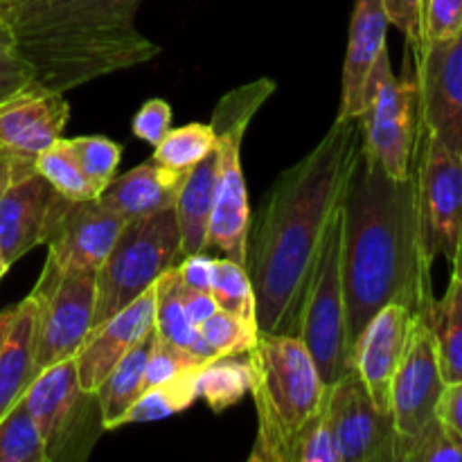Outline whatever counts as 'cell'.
<instances>
[{
	"instance_id": "cell-1",
	"label": "cell",
	"mask_w": 462,
	"mask_h": 462,
	"mask_svg": "<svg viewBox=\"0 0 462 462\" xmlns=\"http://www.w3.org/2000/svg\"><path fill=\"white\" fill-rule=\"evenodd\" d=\"M361 144V117H337L320 143L284 170L262 201L246 244L260 334L298 337V316L311 269Z\"/></svg>"
},
{
	"instance_id": "cell-2",
	"label": "cell",
	"mask_w": 462,
	"mask_h": 462,
	"mask_svg": "<svg viewBox=\"0 0 462 462\" xmlns=\"http://www.w3.org/2000/svg\"><path fill=\"white\" fill-rule=\"evenodd\" d=\"M341 273L350 352L368 320L391 302L427 319L433 307L431 269L422 251L418 180L393 179L365 153L350 171L341 197Z\"/></svg>"
},
{
	"instance_id": "cell-3",
	"label": "cell",
	"mask_w": 462,
	"mask_h": 462,
	"mask_svg": "<svg viewBox=\"0 0 462 462\" xmlns=\"http://www.w3.org/2000/svg\"><path fill=\"white\" fill-rule=\"evenodd\" d=\"M140 0H0V16L36 86L66 95L152 61L161 48L135 27Z\"/></svg>"
},
{
	"instance_id": "cell-4",
	"label": "cell",
	"mask_w": 462,
	"mask_h": 462,
	"mask_svg": "<svg viewBox=\"0 0 462 462\" xmlns=\"http://www.w3.org/2000/svg\"><path fill=\"white\" fill-rule=\"evenodd\" d=\"M257 438L248 460L291 462L300 429L323 409L328 386L305 343L291 334H260L248 352Z\"/></svg>"
},
{
	"instance_id": "cell-5",
	"label": "cell",
	"mask_w": 462,
	"mask_h": 462,
	"mask_svg": "<svg viewBox=\"0 0 462 462\" xmlns=\"http://www.w3.org/2000/svg\"><path fill=\"white\" fill-rule=\"evenodd\" d=\"M275 93V81L269 77L233 88L217 102L210 126L217 135L219 156V179L212 210L208 248L217 246L224 257L246 266L248 228H251V206L242 171V143L248 125L266 99Z\"/></svg>"
},
{
	"instance_id": "cell-6",
	"label": "cell",
	"mask_w": 462,
	"mask_h": 462,
	"mask_svg": "<svg viewBox=\"0 0 462 462\" xmlns=\"http://www.w3.org/2000/svg\"><path fill=\"white\" fill-rule=\"evenodd\" d=\"M179 262L180 233L174 208L126 221L111 253L95 273L93 328L129 307Z\"/></svg>"
},
{
	"instance_id": "cell-7",
	"label": "cell",
	"mask_w": 462,
	"mask_h": 462,
	"mask_svg": "<svg viewBox=\"0 0 462 462\" xmlns=\"http://www.w3.org/2000/svg\"><path fill=\"white\" fill-rule=\"evenodd\" d=\"M364 149L393 179H406L413 170L420 135V84L413 57L406 48L404 72L393 75L388 48L379 54L365 81Z\"/></svg>"
},
{
	"instance_id": "cell-8",
	"label": "cell",
	"mask_w": 462,
	"mask_h": 462,
	"mask_svg": "<svg viewBox=\"0 0 462 462\" xmlns=\"http://www.w3.org/2000/svg\"><path fill=\"white\" fill-rule=\"evenodd\" d=\"M341 242L343 210L338 203L328 233H325L323 246L314 262V269H311L300 316H298V338L310 350L320 379L328 388L355 368L350 343H347Z\"/></svg>"
},
{
	"instance_id": "cell-9",
	"label": "cell",
	"mask_w": 462,
	"mask_h": 462,
	"mask_svg": "<svg viewBox=\"0 0 462 462\" xmlns=\"http://www.w3.org/2000/svg\"><path fill=\"white\" fill-rule=\"evenodd\" d=\"M23 402L43 436L48 462L84 458L99 436L90 433V429H104L97 393L81 391L75 356L41 370L32 379Z\"/></svg>"
},
{
	"instance_id": "cell-10",
	"label": "cell",
	"mask_w": 462,
	"mask_h": 462,
	"mask_svg": "<svg viewBox=\"0 0 462 462\" xmlns=\"http://www.w3.org/2000/svg\"><path fill=\"white\" fill-rule=\"evenodd\" d=\"M34 305V377L57 361L75 356L93 328L95 273L59 269L45 260L32 289Z\"/></svg>"
},
{
	"instance_id": "cell-11",
	"label": "cell",
	"mask_w": 462,
	"mask_h": 462,
	"mask_svg": "<svg viewBox=\"0 0 462 462\" xmlns=\"http://www.w3.org/2000/svg\"><path fill=\"white\" fill-rule=\"evenodd\" d=\"M418 217L422 251L429 264L438 257L451 262L462 237V153L433 138L420 120L418 152Z\"/></svg>"
},
{
	"instance_id": "cell-12",
	"label": "cell",
	"mask_w": 462,
	"mask_h": 462,
	"mask_svg": "<svg viewBox=\"0 0 462 462\" xmlns=\"http://www.w3.org/2000/svg\"><path fill=\"white\" fill-rule=\"evenodd\" d=\"M445 382L438 368L436 346L424 316H415L409 343L391 388V415L395 427V462L409 442H413L436 418Z\"/></svg>"
},
{
	"instance_id": "cell-13",
	"label": "cell",
	"mask_w": 462,
	"mask_h": 462,
	"mask_svg": "<svg viewBox=\"0 0 462 462\" xmlns=\"http://www.w3.org/2000/svg\"><path fill=\"white\" fill-rule=\"evenodd\" d=\"M325 409L341 462H395L393 415L374 406L355 368L328 388Z\"/></svg>"
},
{
	"instance_id": "cell-14",
	"label": "cell",
	"mask_w": 462,
	"mask_h": 462,
	"mask_svg": "<svg viewBox=\"0 0 462 462\" xmlns=\"http://www.w3.org/2000/svg\"><path fill=\"white\" fill-rule=\"evenodd\" d=\"M413 63L424 129L451 152L462 153V30L454 39L424 45Z\"/></svg>"
},
{
	"instance_id": "cell-15",
	"label": "cell",
	"mask_w": 462,
	"mask_h": 462,
	"mask_svg": "<svg viewBox=\"0 0 462 462\" xmlns=\"http://www.w3.org/2000/svg\"><path fill=\"white\" fill-rule=\"evenodd\" d=\"M66 203L68 199L36 167L14 176L0 192V255L5 264H16L36 246H45Z\"/></svg>"
},
{
	"instance_id": "cell-16",
	"label": "cell",
	"mask_w": 462,
	"mask_h": 462,
	"mask_svg": "<svg viewBox=\"0 0 462 462\" xmlns=\"http://www.w3.org/2000/svg\"><path fill=\"white\" fill-rule=\"evenodd\" d=\"M68 117L63 93L36 84L0 104V149L12 158L16 174L34 170L36 158L63 138Z\"/></svg>"
},
{
	"instance_id": "cell-17",
	"label": "cell",
	"mask_w": 462,
	"mask_h": 462,
	"mask_svg": "<svg viewBox=\"0 0 462 462\" xmlns=\"http://www.w3.org/2000/svg\"><path fill=\"white\" fill-rule=\"evenodd\" d=\"M125 224L120 215L102 206L97 199L68 201L45 242L48 260L59 269L97 273Z\"/></svg>"
},
{
	"instance_id": "cell-18",
	"label": "cell",
	"mask_w": 462,
	"mask_h": 462,
	"mask_svg": "<svg viewBox=\"0 0 462 462\" xmlns=\"http://www.w3.org/2000/svg\"><path fill=\"white\" fill-rule=\"evenodd\" d=\"M156 282L129 307L86 334L75 355L81 391L97 393L113 368L153 329Z\"/></svg>"
},
{
	"instance_id": "cell-19",
	"label": "cell",
	"mask_w": 462,
	"mask_h": 462,
	"mask_svg": "<svg viewBox=\"0 0 462 462\" xmlns=\"http://www.w3.org/2000/svg\"><path fill=\"white\" fill-rule=\"evenodd\" d=\"M413 320L415 314L409 307L391 302L368 320L352 350L356 374L373 397L374 406L383 413H391L393 379L404 356Z\"/></svg>"
},
{
	"instance_id": "cell-20",
	"label": "cell",
	"mask_w": 462,
	"mask_h": 462,
	"mask_svg": "<svg viewBox=\"0 0 462 462\" xmlns=\"http://www.w3.org/2000/svg\"><path fill=\"white\" fill-rule=\"evenodd\" d=\"M388 16L382 0H356L350 21L346 66H343V88L338 120L361 117L364 111L365 81L377 63L379 54L386 50Z\"/></svg>"
},
{
	"instance_id": "cell-21",
	"label": "cell",
	"mask_w": 462,
	"mask_h": 462,
	"mask_svg": "<svg viewBox=\"0 0 462 462\" xmlns=\"http://www.w3.org/2000/svg\"><path fill=\"white\" fill-rule=\"evenodd\" d=\"M188 171L170 170L153 161L143 162L126 174L116 176L99 192L97 201L120 215L125 221L143 219V217L174 208L176 194H179Z\"/></svg>"
},
{
	"instance_id": "cell-22",
	"label": "cell",
	"mask_w": 462,
	"mask_h": 462,
	"mask_svg": "<svg viewBox=\"0 0 462 462\" xmlns=\"http://www.w3.org/2000/svg\"><path fill=\"white\" fill-rule=\"evenodd\" d=\"M217 179H219V156L215 147L188 171L176 194L174 212L180 233V260L208 248V230H210L217 199Z\"/></svg>"
},
{
	"instance_id": "cell-23",
	"label": "cell",
	"mask_w": 462,
	"mask_h": 462,
	"mask_svg": "<svg viewBox=\"0 0 462 462\" xmlns=\"http://www.w3.org/2000/svg\"><path fill=\"white\" fill-rule=\"evenodd\" d=\"M34 379V305L30 296L16 305L12 328L0 346V418L23 400Z\"/></svg>"
},
{
	"instance_id": "cell-24",
	"label": "cell",
	"mask_w": 462,
	"mask_h": 462,
	"mask_svg": "<svg viewBox=\"0 0 462 462\" xmlns=\"http://www.w3.org/2000/svg\"><path fill=\"white\" fill-rule=\"evenodd\" d=\"M153 329L158 337L170 341L171 346L189 352L199 361H212L215 355L203 341L197 325L188 319L180 302V280L176 273V264L170 266L156 280V311H153Z\"/></svg>"
},
{
	"instance_id": "cell-25",
	"label": "cell",
	"mask_w": 462,
	"mask_h": 462,
	"mask_svg": "<svg viewBox=\"0 0 462 462\" xmlns=\"http://www.w3.org/2000/svg\"><path fill=\"white\" fill-rule=\"evenodd\" d=\"M427 323L436 346L442 382H462V282L458 278L451 275L445 296L433 300Z\"/></svg>"
},
{
	"instance_id": "cell-26",
	"label": "cell",
	"mask_w": 462,
	"mask_h": 462,
	"mask_svg": "<svg viewBox=\"0 0 462 462\" xmlns=\"http://www.w3.org/2000/svg\"><path fill=\"white\" fill-rule=\"evenodd\" d=\"M152 332L108 373L104 383L97 391L99 411H102L104 431L117 429L122 415L129 411V406L138 400L144 386V370H147L149 347H152Z\"/></svg>"
},
{
	"instance_id": "cell-27",
	"label": "cell",
	"mask_w": 462,
	"mask_h": 462,
	"mask_svg": "<svg viewBox=\"0 0 462 462\" xmlns=\"http://www.w3.org/2000/svg\"><path fill=\"white\" fill-rule=\"evenodd\" d=\"M251 365L237 356L212 359L197 373V395L208 402L215 413H224L230 406L239 404L246 393H251Z\"/></svg>"
},
{
	"instance_id": "cell-28",
	"label": "cell",
	"mask_w": 462,
	"mask_h": 462,
	"mask_svg": "<svg viewBox=\"0 0 462 462\" xmlns=\"http://www.w3.org/2000/svg\"><path fill=\"white\" fill-rule=\"evenodd\" d=\"M194 379H197V373L174 379V382L158 383V386L143 391L138 395V400L129 406V411L122 415L120 422H117V429L126 427V424L156 422V420H165L170 415L188 411L199 397Z\"/></svg>"
},
{
	"instance_id": "cell-29",
	"label": "cell",
	"mask_w": 462,
	"mask_h": 462,
	"mask_svg": "<svg viewBox=\"0 0 462 462\" xmlns=\"http://www.w3.org/2000/svg\"><path fill=\"white\" fill-rule=\"evenodd\" d=\"M34 167L36 171L61 194V197L68 199V201H90V199L99 197L97 188H95L88 180V176L84 174V170L79 167L77 158L72 156V152L68 149L63 138H59L52 147L45 149V152L36 158Z\"/></svg>"
},
{
	"instance_id": "cell-30",
	"label": "cell",
	"mask_w": 462,
	"mask_h": 462,
	"mask_svg": "<svg viewBox=\"0 0 462 462\" xmlns=\"http://www.w3.org/2000/svg\"><path fill=\"white\" fill-rule=\"evenodd\" d=\"M0 462H48L43 436L23 400L0 418Z\"/></svg>"
},
{
	"instance_id": "cell-31",
	"label": "cell",
	"mask_w": 462,
	"mask_h": 462,
	"mask_svg": "<svg viewBox=\"0 0 462 462\" xmlns=\"http://www.w3.org/2000/svg\"><path fill=\"white\" fill-rule=\"evenodd\" d=\"M217 147V135L210 125H185L170 129L153 147L152 161L176 171H188Z\"/></svg>"
},
{
	"instance_id": "cell-32",
	"label": "cell",
	"mask_w": 462,
	"mask_h": 462,
	"mask_svg": "<svg viewBox=\"0 0 462 462\" xmlns=\"http://www.w3.org/2000/svg\"><path fill=\"white\" fill-rule=\"evenodd\" d=\"M203 341L212 350L215 359L221 356H242L248 355L257 346L260 329L255 319H246L233 311H215L208 320L199 325Z\"/></svg>"
},
{
	"instance_id": "cell-33",
	"label": "cell",
	"mask_w": 462,
	"mask_h": 462,
	"mask_svg": "<svg viewBox=\"0 0 462 462\" xmlns=\"http://www.w3.org/2000/svg\"><path fill=\"white\" fill-rule=\"evenodd\" d=\"M63 140H66L68 149L77 158L90 183L97 188V192H102L117 174V165H120L122 156L120 144L104 138V135H77V138Z\"/></svg>"
},
{
	"instance_id": "cell-34",
	"label": "cell",
	"mask_w": 462,
	"mask_h": 462,
	"mask_svg": "<svg viewBox=\"0 0 462 462\" xmlns=\"http://www.w3.org/2000/svg\"><path fill=\"white\" fill-rule=\"evenodd\" d=\"M212 296H215L219 310L255 319V289H253L246 266L239 262L230 260V257L217 260Z\"/></svg>"
},
{
	"instance_id": "cell-35",
	"label": "cell",
	"mask_w": 462,
	"mask_h": 462,
	"mask_svg": "<svg viewBox=\"0 0 462 462\" xmlns=\"http://www.w3.org/2000/svg\"><path fill=\"white\" fill-rule=\"evenodd\" d=\"M208 361H199L189 352L180 350V347L171 346L162 337H158L156 329L152 334V347H149L147 356V370H144V386L147 388L158 386V383L174 382V379L188 377V374L199 373Z\"/></svg>"
},
{
	"instance_id": "cell-36",
	"label": "cell",
	"mask_w": 462,
	"mask_h": 462,
	"mask_svg": "<svg viewBox=\"0 0 462 462\" xmlns=\"http://www.w3.org/2000/svg\"><path fill=\"white\" fill-rule=\"evenodd\" d=\"M462 462V442L438 418L402 449L400 462Z\"/></svg>"
},
{
	"instance_id": "cell-37",
	"label": "cell",
	"mask_w": 462,
	"mask_h": 462,
	"mask_svg": "<svg viewBox=\"0 0 462 462\" xmlns=\"http://www.w3.org/2000/svg\"><path fill=\"white\" fill-rule=\"evenodd\" d=\"M34 84V70L18 50L14 32L0 16V104L32 88Z\"/></svg>"
},
{
	"instance_id": "cell-38",
	"label": "cell",
	"mask_w": 462,
	"mask_h": 462,
	"mask_svg": "<svg viewBox=\"0 0 462 462\" xmlns=\"http://www.w3.org/2000/svg\"><path fill=\"white\" fill-rule=\"evenodd\" d=\"M325 402H328V397H325ZM291 462H341L337 445H334V436L332 429H329L325 404L300 429V433L293 440Z\"/></svg>"
},
{
	"instance_id": "cell-39",
	"label": "cell",
	"mask_w": 462,
	"mask_h": 462,
	"mask_svg": "<svg viewBox=\"0 0 462 462\" xmlns=\"http://www.w3.org/2000/svg\"><path fill=\"white\" fill-rule=\"evenodd\" d=\"M422 30L424 45L454 39L462 30V0H424Z\"/></svg>"
},
{
	"instance_id": "cell-40",
	"label": "cell",
	"mask_w": 462,
	"mask_h": 462,
	"mask_svg": "<svg viewBox=\"0 0 462 462\" xmlns=\"http://www.w3.org/2000/svg\"><path fill=\"white\" fill-rule=\"evenodd\" d=\"M391 25L406 36V48L418 57L424 48V0H382Z\"/></svg>"
},
{
	"instance_id": "cell-41",
	"label": "cell",
	"mask_w": 462,
	"mask_h": 462,
	"mask_svg": "<svg viewBox=\"0 0 462 462\" xmlns=\"http://www.w3.org/2000/svg\"><path fill=\"white\" fill-rule=\"evenodd\" d=\"M131 129H134L135 138L156 147L165 138L167 131L171 129V106L161 97L147 99L143 108L135 113Z\"/></svg>"
},
{
	"instance_id": "cell-42",
	"label": "cell",
	"mask_w": 462,
	"mask_h": 462,
	"mask_svg": "<svg viewBox=\"0 0 462 462\" xmlns=\"http://www.w3.org/2000/svg\"><path fill=\"white\" fill-rule=\"evenodd\" d=\"M215 271L217 260L215 257H208L206 251L183 257L176 264V273H179L180 284L185 289H194V291H212Z\"/></svg>"
},
{
	"instance_id": "cell-43",
	"label": "cell",
	"mask_w": 462,
	"mask_h": 462,
	"mask_svg": "<svg viewBox=\"0 0 462 462\" xmlns=\"http://www.w3.org/2000/svg\"><path fill=\"white\" fill-rule=\"evenodd\" d=\"M436 418L462 442V382L445 383Z\"/></svg>"
},
{
	"instance_id": "cell-44",
	"label": "cell",
	"mask_w": 462,
	"mask_h": 462,
	"mask_svg": "<svg viewBox=\"0 0 462 462\" xmlns=\"http://www.w3.org/2000/svg\"><path fill=\"white\" fill-rule=\"evenodd\" d=\"M180 302H183V310L188 314V319L197 328L203 320L210 319L215 311H219V305H217L212 291H194V289H185L183 284H180Z\"/></svg>"
},
{
	"instance_id": "cell-45",
	"label": "cell",
	"mask_w": 462,
	"mask_h": 462,
	"mask_svg": "<svg viewBox=\"0 0 462 462\" xmlns=\"http://www.w3.org/2000/svg\"><path fill=\"white\" fill-rule=\"evenodd\" d=\"M14 176H16V167H14L12 158H9L7 153H5L3 149H0V192H3V189L7 188L9 180H12Z\"/></svg>"
},
{
	"instance_id": "cell-46",
	"label": "cell",
	"mask_w": 462,
	"mask_h": 462,
	"mask_svg": "<svg viewBox=\"0 0 462 462\" xmlns=\"http://www.w3.org/2000/svg\"><path fill=\"white\" fill-rule=\"evenodd\" d=\"M14 314H16V305L9 307V310H5V311H0V346H3L5 337H7V332H9V328H12Z\"/></svg>"
},
{
	"instance_id": "cell-47",
	"label": "cell",
	"mask_w": 462,
	"mask_h": 462,
	"mask_svg": "<svg viewBox=\"0 0 462 462\" xmlns=\"http://www.w3.org/2000/svg\"><path fill=\"white\" fill-rule=\"evenodd\" d=\"M451 275H454V278H458L462 282V237L458 242V248H456L454 257H451Z\"/></svg>"
},
{
	"instance_id": "cell-48",
	"label": "cell",
	"mask_w": 462,
	"mask_h": 462,
	"mask_svg": "<svg viewBox=\"0 0 462 462\" xmlns=\"http://www.w3.org/2000/svg\"><path fill=\"white\" fill-rule=\"evenodd\" d=\"M7 271H9V266H7V264H5L3 255H0V280H3V275H5V273H7Z\"/></svg>"
}]
</instances>
